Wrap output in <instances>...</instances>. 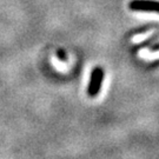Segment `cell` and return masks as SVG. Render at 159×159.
<instances>
[{
	"label": "cell",
	"mask_w": 159,
	"mask_h": 159,
	"mask_svg": "<svg viewBox=\"0 0 159 159\" xmlns=\"http://www.w3.org/2000/svg\"><path fill=\"white\" fill-rule=\"evenodd\" d=\"M104 81V70L102 67H96L92 70L91 78H90V84L87 87V93L90 97H97L100 93Z\"/></svg>",
	"instance_id": "cell-1"
},
{
	"label": "cell",
	"mask_w": 159,
	"mask_h": 159,
	"mask_svg": "<svg viewBox=\"0 0 159 159\" xmlns=\"http://www.w3.org/2000/svg\"><path fill=\"white\" fill-rule=\"evenodd\" d=\"M129 6L132 11L158 12L159 13V1H154V0H132Z\"/></svg>",
	"instance_id": "cell-2"
}]
</instances>
